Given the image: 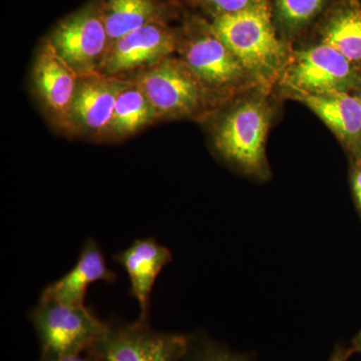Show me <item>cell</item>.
<instances>
[{"label":"cell","mask_w":361,"mask_h":361,"mask_svg":"<svg viewBox=\"0 0 361 361\" xmlns=\"http://www.w3.org/2000/svg\"><path fill=\"white\" fill-rule=\"evenodd\" d=\"M210 25L247 75L256 80L269 82L286 63V49L275 32L267 0H256L243 11L215 16Z\"/></svg>","instance_id":"6da1fadb"},{"label":"cell","mask_w":361,"mask_h":361,"mask_svg":"<svg viewBox=\"0 0 361 361\" xmlns=\"http://www.w3.org/2000/svg\"><path fill=\"white\" fill-rule=\"evenodd\" d=\"M27 316L39 338L42 360L82 355L96 343L104 329V320L85 304L39 297Z\"/></svg>","instance_id":"7a4b0ae2"},{"label":"cell","mask_w":361,"mask_h":361,"mask_svg":"<svg viewBox=\"0 0 361 361\" xmlns=\"http://www.w3.org/2000/svg\"><path fill=\"white\" fill-rule=\"evenodd\" d=\"M190 334L152 329L149 323L111 317L89 349L99 361H187Z\"/></svg>","instance_id":"3957f363"},{"label":"cell","mask_w":361,"mask_h":361,"mask_svg":"<svg viewBox=\"0 0 361 361\" xmlns=\"http://www.w3.org/2000/svg\"><path fill=\"white\" fill-rule=\"evenodd\" d=\"M270 118L269 108L262 99L242 102L218 126L216 149L246 175L265 178L268 175L265 142Z\"/></svg>","instance_id":"277c9868"},{"label":"cell","mask_w":361,"mask_h":361,"mask_svg":"<svg viewBox=\"0 0 361 361\" xmlns=\"http://www.w3.org/2000/svg\"><path fill=\"white\" fill-rule=\"evenodd\" d=\"M49 39L61 58L78 73H94L110 44L97 0L59 21Z\"/></svg>","instance_id":"5b68a950"},{"label":"cell","mask_w":361,"mask_h":361,"mask_svg":"<svg viewBox=\"0 0 361 361\" xmlns=\"http://www.w3.org/2000/svg\"><path fill=\"white\" fill-rule=\"evenodd\" d=\"M137 85L156 118L189 115L200 106L205 87L184 61L169 58L147 68Z\"/></svg>","instance_id":"8992f818"},{"label":"cell","mask_w":361,"mask_h":361,"mask_svg":"<svg viewBox=\"0 0 361 361\" xmlns=\"http://www.w3.org/2000/svg\"><path fill=\"white\" fill-rule=\"evenodd\" d=\"M186 30L178 47H182L183 61L204 85L229 87L245 78L246 71L211 25L195 20Z\"/></svg>","instance_id":"52a82bcc"},{"label":"cell","mask_w":361,"mask_h":361,"mask_svg":"<svg viewBox=\"0 0 361 361\" xmlns=\"http://www.w3.org/2000/svg\"><path fill=\"white\" fill-rule=\"evenodd\" d=\"M355 80L353 63L324 44L295 52L284 77L294 94L346 92Z\"/></svg>","instance_id":"ba28073f"},{"label":"cell","mask_w":361,"mask_h":361,"mask_svg":"<svg viewBox=\"0 0 361 361\" xmlns=\"http://www.w3.org/2000/svg\"><path fill=\"white\" fill-rule=\"evenodd\" d=\"M179 35L165 21L149 23L109 45L99 70L113 75L149 68L177 49Z\"/></svg>","instance_id":"9c48e42d"},{"label":"cell","mask_w":361,"mask_h":361,"mask_svg":"<svg viewBox=\"0 0 361 361\" xmlns=\"http://www.w3.org/2000/svg\"><path fill=\"white\" fill-rule=\"evenodd\" d=\"M122 266L130 280V295L140 307L137 320L149 323L151 295L157 278L172 261V252L153 237L135 239L130 246L111 257Z\"/></svg>","instance_id":"30bf717a"},{"label":"cell","mask_w":361,"mask_h":361,"mask_svg":"<svg viewBox=\"0 0 361 361\" xmlns=\"http://www.w3.org/2000/svg\"><path fill=\"white\" fill-rule=\"evenodd\" d=\"M37 92L49 111L61 122L71 120L78 87V73L45 40L35 68Z\"/></svg>","instance_id":"8fae6325"},{"label":"cell","mask_w":361,"mask_h":361,"mask_svg":"<svg viewBox=\"0 0 361 361\" xmlns=\"http://www.w3.org/2000/svg\"><path fill=\"white\" fill-rule=\"evenodd\" d=\"M116 274L106 264L104 252L96 240L87 238L82 244L75 266L63 277L47 285L39 297L59 302L85 305L87 287L96 282L115 283Z\"/></svg>","instance_id":"7c38bea8"},{"label":"cell","mask_w":361,"mask_h":361,"mask_svg":"<svg viewBox=\"0 0 361 361\" xmlns=\"http://www.w3.org/2000/svg\"><path fill=\"white\" fill-rule=\"evenodd\" d=\"M85 77L78 84L71 120L90 132L110 130L116 99L125 84L94 73Z\"/></svg>","instance_id":"4fadbf2b"},{"label":"cell","mask_w":361,"mask_h":361,"mask_svg":"<svg viewBox=\"0 0 361 361\" xmlns=\"http://www.w3.org/2000/svg\"><path fill=\"white\" fill-rule=\"evenodd\" d=\"M316 114L349 148L361 146V104L348 92L293 94Z\"/></svg>","instance_id":"5bb4252c"},{"label":"cell","mask_w":361,"mask_h":361,"mask_svg":"<svg viewBox=\"0 0 361 361\" xmlns=\"http://www.w3.org/2000/svg\"><path fill=\"white\" fill-rule=\"evenodd\" d=\"M97 4L109 45L149 23H167L169 6L161 0H97Z\"/></svg>","instance_id":"9a60e30c"},{"label":"cell","mask_w":361,"mask_h":361,"mask_svg":"<svg viewBox=\"0 0 361 361\" xmlns=\"http://www.w3.org/2000/svg\"><path fill=\"white\" fill-rule=\"evenodd\" d=\"M322 44L334 47L353 65L361 63V7H342L330 16Z\"/></svg>","instance_id":"2e32d148"},{"label":"cell","mask_w":361,"mask_h":361,"mask_svg":"<svg viewBox=\"0 0 361 361\" xmlns=\"http://www.w3.org/2000/svg\"><path fill=\"white\" fill-rule=\"evenodd\" d=\"M155 118L153 108L141 89L137 85H125L116 99L110 130L118 135L132 134Z\"/></svg>","instance_id":"e0dca14e"},{"label":"cell","mask_w":361,"mask_h":361,"mask_svg":"<svg viewBox=\"0 0 361 361\" xmlns=\"http://www.w3.org/2000/svg\"><path fill=\"white\" fill-rule=\"evenodd\" d=\"M187 361H255L253 356L237 353L214 341L206 332L190 334Z\"/></svg>","instance_id":"ac0fdd59"},{"label":"cell","mask_w":361,"mask_h":361,"mask_svg":"<svg viewBox=\"0 0 361 361\" xmlns=\"http://www.w3.org/2000/svg\"><path fill=\"white\" fill-rule=\"evenodd\" d=\"M327 0H276L278 16L287 30H297L314 20Z\"/></svg>","instance_id":"d6986e66"},{"label":"cell","mask_w":361,"mask_h":361,"mask_svg":"<svg viewBox=\"0 0 361 361\" xmlns=\"http://www.w3.org/2000/svg\"><path fill=\"white\" fill-rule=\"evenodd\" d=\"M196 6H201L212 14L213 18L222 14L234 13L250 6L256 0H192Z\"/></svg>","instance_id":"ffe728a7"},{"label":"cell","mask_w":361,"mask_h":361,"mask_svg":"<svg viewBox=\"0 0 361 361\" xmlns=\"http://www.w3.org/2000/svg\"><path fill=\"white\" fill-rule=\"evenodd\" d=\"M351 184H353V196L358 211L361 214V159L355 164L351 176Z\"/></svg>","instance_id":"44dd1931"},{"label":"cell","mask_w":361,"mask_h":361,"mask_svg":"<svg viewBox=\"0 0 361 361\" xmlns=\"http://www.w3.org/2000/svg\"><path fill=\"white\" fill-rule=\"evenodd\" d=\"M355 349L351 346L337 345L334 353L330 356L329 361H348L349 358L355 355Z\"/></svg>","instance_id":"7402d4cb"},{"label":"cell","mask_w":361,"mask_h":361,"mask_svg":"<svg viewBox=\"0 0 361 361\" xmlns=\"http://www.w3.org/2000/svg\"><path fill=\"white\" fill-rule=\"evenodd\" d=\"M39 361H99L97 360V356L92 353V351L87 350L82 355L68 356V357L59 358V360H42Z\"/></svg>","instance_id":"603a6c76"},{"label":"cell","mask_w":361,"mask_h":361,"mask_svg":"<svg viewBox=\"0 0 361 361\" xmlns=\"http://www.w3.org/2000/svg\"><path fill=\"white\" fill-rule=\"evenodd\" d=\"M351 348L355 349V353L361 355V329L351 342Z\"/></svg>","instance_id":"cb8c5ba5"},{"label":"cell","mask_w":361,"mask_h":361,"mask_svg":"<svg viewBox=\"0 0 361 361\" xmlns=\"http://www.w3.org/2000/svg\"><path fill=\"white\" fill-rule=\"evenodd\" d=\"M358 99H360V104H361V94H360V97H358Z\"/></svg>","instance_id":"d4e9b609"}]
</instances>
